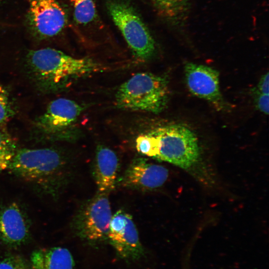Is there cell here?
<instances>
[{
  "mask_svg": "<svg viewBox=\"0 0 269 269\" xmlns=\"http://www.w3.org/2000/svg\"><path fill=\"white\" fill-rule=\"evenodd\" d=\"M7 170L45 193L57 194L69 179L70 160L51 148L17 149Z\"/></svg>",
  "mask_w": 269,
  "mask_h": 269,
  "instance_id": "6da1fadb",
  "label": "cell"
},
{
  "mask_svg": "<svg viewBox=\"0 0 269 269\" xmlns=\"http://www.w3.org/2000/svg\"><path fill=\"white\" fill-rule=\"evenodd\" d=\"M135 147L142 155L185 170L194 167L200 159L196 135L180 124L158 127L141 134L135 139Z\"/></svg>",
  "mask_w": 269,
  "mask_h": 269,
  "instance_id": "7a4b0ae2",
  "label": "cell"
},
{
  "mask_svg": "<svg viewBox=\"0 0 269 269\" xmlns=\"http://www.w3.org/2000/svg\"><path fill=\"white\" fill-rule=\"evenodd\" d=\"M27 62L38 85L47 91L58 90L73 79L105 69L93 59L73 57L51 48L30 51Z\"/></svg>",
  "mask_w": 269,
  "mask_h": 269,
  "instance_id": "3957f363",
  "label": "cell"
},
{
  "mask_svg": "<svg viewBox=\"0 0 269 269\" xmlns=\"http://www.w3.org/2000/svg\"><path fill=\"white\" fill-rule=\"evenodd\" d=\"M168 98V80L165 76L141 72L120 86L115 102L121 109L158 114L165 109Z\"/></svg>",
  "mask_w": 269,
  "mask_h": 269,
  "instance_id": "277c9868",
  "label": "cell"
},
{
  "mask_svg": "<svg viewBox=\"0 0 269 269\" xmlns=\"http://www.w3.org/2000/svg\"><path fill=\"white\" fill-rule=\"evenodd\" d=\"M106 6L134 55L140 60L150 58L155 52V41L136 9L123 0H110Z\"/></svg>",
  "mask_w": 269,
  "mask_h": 269,
  "instance_id": "5b68a950",
  "label": "cell"
},
{
  "mask_svg": "<svg viewBox=\"0 0 269 269\" xmlns=\"http://www.w3.org/2000/svg\"><path fill=\"white\" fill-rule=\"evenodd\" d=\"M108 195L98 192L81 205L71 223L75 234L93 246L109 242L113 215Z\"/></svg>",
  "mask_w": 269,
  "mask_h": 269,
  "instance_id": "8992f818",
  "label": "cell"
},
{
  "mask_svg": "<svg viewBox=\"0 0 269 269\" xmlns=\"http://www.w3.org/2000/svg\"><path fill=\"white\" fill-rule=\"evenodd\" d=\"M27 23L31 32L39 39L58 34L67 22V15L57 0H28Z\"/></svg>",
  "mask_w": 269,
  "mask_h": 269,
  "instance_id": "52a82bcc",
  "label": "cell"
},
{
  "mask_svg": "<svg viewBox=\"0 0 269 269\" xmlns=\"http://www.w3.org/2000/svg\"><path fill=\"white\" fill-rule=\"evenodd\" d=\"M108 241L118 256L126 262H135L144 256V250L133 218L122 209L112 216Z\"/></svg>",
  "mask_w": 269,
  "mask_h": 269,
  "instance_id": "ba28073f",
  "label": "cell"
},
{
  "mask_svg": "<svg viewBox=\"0 0 269 269\" xmlns=\"http://www.w3.org/2000/svg\"><path fill=\"white\" fill-rule=\"evenodd\" d=\"M83 107L66 98L52 101L45 111L35 121V126L42 134L49 136H60L77 120Z\"/></svg>",
  "mask_w": 269,
  "mask_h": 269,
  "instance_id": "9c48e42d",
  "label": "cell"
},
{
  "mask_svg": "<svg viewBox=\"0 0 269 269\" xmlns=\"http://www.w3.org/2000/svg\"><path fill=\"white\" fill-rule=\"evenodd\" d=\"M187 86L194 95L212 103L218 109L226 108L219 85V74L203 65L187 63L184 67Z\"/></svg>",
  "mask_w": 269,
  "mask_h": 269,
  "instance_id": "30bf717a",
  "label": "cell"
},
{
  "mask_svg": "<svg viewBox=\"0 0 269 269\" xmlns=\"http://www.w3.org/2000/svg\"><path fill=\"white\" fill-rule=\"evenodd\" d=\"M168 176V170L162 165L138 157L131 162L121 180L127 188L150 190L161 186Z\"/></svg>",
  "mask_w": 269,
  "mask_h": 269,
  "instance_id": "8fae6325",
  "label": "cell"
},
{
  "mask_svg": "<svg viewBox=\"0 0 269 269\" xmlns=\"http://www.w3.org/2000/svg\"><path fill=\"white\" fill-rule=\"evenodd\" d=\"M30 236V224L25 213L16 203L0 208V241L6 246L18 247Z\"/></svg>",
  "mask_w": 269,
  "mask_h": 269,
  "instance_id": "7c38bea8",
  "label": "cell"
},
{
  "mask_svg": "<svg viewBox=\"0 0 269 269\" xmlns=\"http://www.w3.org/2000/svg\"><path fill=\"white\" fill-rule=\"evenodd\" d=\"M119 168L116 153L110 148L99 145L96 148L93 175L98 192L109 194L115 187Z\"/></svg>",
  "mask_w": 269,
  "mask_h": 269,
  "instance_id": "4fadbf2b",
  "label": "cell"
},
{
  "mask_svg": "<svg viewBox=\"0 0 269 269\" xmlns=\"http://www.w3.org/2000/svg\"><path fill=\"white\" fill-rule=\"evenodd\" d=\"M32 269H74L75 262L66 248L56 247L34 251L30 256Z\"/></svg>",
  "mask_w": 269,
  "mask_h": 269,
  "instance_id": "5bb4252c",
  "label": "cell"
},
{
  "mask_svg": "<svg viewBox=\"0 0 269 269\" xmlns=\"http://www.w3.org/2000/svg\"><path fill=\"white\" fill-rule=\"evenodd\" d=\"M158 13L169 21L178 23L189 9V0H152Z\"/></svg>",
  "mask_w": 269,
  "mask_h": 269,
  "instance_id": "9a60e30c",
  "label": "cell"
},
{
  "mask_svg": "<svg viewBox=\"0 0 269 269\" xmlns=\"http://www.w3.org/2000/svg\"><path fill=\"white\" fill-rule=\"evenodd\" d=\"M74 10L75 21L86 25L97 17L95 0H69Z\"/></svg>",
  "mask_w": 269,
  "mask_h": 269,
  "instance_id": "2e32d148",
  "label": "cell"
},
{
  "mask_svg": "<svg viewBox=\"0 0 269 269\" xmlns=\"http://www.w3.org/2000/svg\"><path fill=\"white\" fill-rule=\"evenodd\" d=\"M17 149L15 139L6 131L0 129V172L7 170Z\"/></svg>",
  "mask_w": 269,
  "mask_h": 269,
  "instance_id": "e0dca14e",
  "label": "cell"
},
{
  "mask_svg": "<svg viewBox=\"0 0 269 269\" xmlns=\"http://www.w3.org/2000/svg\"><path fill=\"white\" fill-rule=\"evenodd\" d=\"M14 114V108L9 94L0 84V126L6 124Z\"/></svg>",
  "mask_w": 269,
  "mask_h": 269,
  "instance_id": "ac0fdd59",
  "label": "cell"
},
{
  "mask_svg": "<svg viewBox=\"0 0 269 269\" xmlns=\"http://www.w3.org/2000/svg\"><path fill=\"white\" fill-rule=\"evenodd\" d=\"M0 269H32L29 263L22 256L10 254L0 261Z\"/></svg>",
  "mask_w": 269,
  "mask_h": 269,
  "instance_id": "d6986e66",
  "label": "cell"
},
{
  "mask_svg": "<svg viewBox=\"0 0 269 269\" xmlns=\"http://www.w3.org/2000/svg\"><path fill=\"white\" fill-rule=\"evenodd\" d=\"M254 103L258 110L268 115L269 112V95L259 93L256 89L253 91Z\"/></svg>",
  "mask_w": 269,
  "mask_h": 269,
  "instance_id": "ffe728a7",
  "label": "cell"
},
{
  "mask_svg": "<svg viewBox=\"0 0 269 269\" xmlns=\"http://www.w3.org/2000/svg\"><path fill=\"white\" fill-rule=\"evenodd\" d=\"M269 72H267L263 75L260 80L257 88L256 89L259 93L269 95Z\"/></svg>",
  "mask_w": 269,
  "mask_h": 269,
  "instance_id": "44dd1931",
  "label": "cell"
},
{
  "mask_svg": "<svg viewBox=\"0 0 269 269\" xmlns=\"http://www.w3.org/2000/svg\"><path fill=\"white\" fill-rule=\"evenodd\" d=\"M1 0H0V1Z\"/></svg>",
  "mask_w": 269,
  "mask_h": 269,
  "instance_id": "7402d4cb",
  "label": "cell"
}]
</instances>
